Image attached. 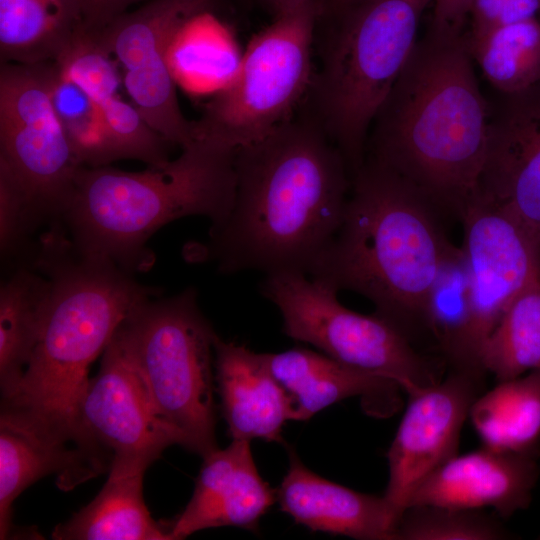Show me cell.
Listing matches in <instances>:
<instances>
[{"label": "cell", "mask_w": 540, "mask_h": 540, "mask_svg": "<svg viewBox=\"0 0 540 540\" xmlns=\"http://www.w3.org/2000/svg\"><path fill=\"white\" fill-rule=\"evenodd\" d=\"M474 0H433L429 33L434 37L461 36Z\"/></svg>", "instance_id": "e575fe53"}, {"label": "cell", "mask_w": 540, "mask_h": 540, "mask_svg": "<svg viewBox=\"0 0 540 540\" xmlns=\"http://www.w3.org/2000/svg\"><path fill=\"white\" fill-rule=\"evenodd\" d=\"M433 0H364L342 13L316 81L325 130L354 173L367 133L413 49Z\"/></svg>", "instance_id": "8992f818"}, {"label": "cell", "mask_w": 540, "mask_h": 540, "mask_svg": "<svg viewBox=\"0 0 540 540\" xmlns=\"http://www.w3.org/2000/svg\"><path fill=\"white\" fill-rule=\"evenodd\" d=\"M289 456L277 501L297 524L359 540H394L398 517L384 496L358 492L317 475L292 449Z\"/></svg>", "instance_id": "d6986e66"}, {"label": "cell", "mask_w": 540, "mask_h": 540, "mask_svg": "<svg viewBox=\"0 0 540 540\" xmlns=\"http://www.w3.org/2000/svg\"><path fill=\"white\" fill-rule=\"evenodd\" d=\"M50 279L27 270L16 272L0 291V386L12 399L22 382L37 342L50 293Z\"/></svg>", "instance_id": "484cf974"}, {"label": "cell", "mask_w": 540, "mask_h": 540, "mask_svg": "<svg viewBox=\"0 0 540 540\" xmlns=\"http://www.w3.org/2000/svg\"><path fill=\"white\" fill-rule=\"evenodd\" d=\"M470 278L468 351L480 363L483 343L524 290L540 282V242L513 218L473 197L461 213Z\"/></svg>", "instance_id": "4fadbf2b"}, {"label": "cell", "mask_w": 540, "mask_h": 540, "mask_svg": "<svg viewBox=\"0 0 540 540\" xmlns=\"http://www.w3.org/2000/svg\"><path fill=\"white\" fill-rule=\"evenodd\" d=\"M321 11L318 0H308L277 14L255 34L194 122V136L237 151L291 121L312 83V44Z\"/></svg>", "instance_id": "ba28073f"}, {"label": "cell", "mask_w": 540, "mask_h": 540, "mask_svg": "<svg viewBox=\"0 0 540 540\" xmlns=\"http://www.w3.org/2000/svg\"><path fill=\"white\" fill-rule=\"evenodd\" d=\"M57 63L62 74L83 88L99 108L114 160L136 159L149 167L169 161L167 147L171 144L149 126L132 103L122 98L118 64L96 32L84 29Z\"/></svg>", "instance_id": "ffe728a7"}, {"label": "cell", "mask_w": 540, "mask_h": 540, "mask_svg": "<svg viewBox=\"0 0 540 540\" xmlns=\"http://www.w3.org/2000/svg\"><path fill=\"white\" fill-rule=\"evenodd\" d=\"M97 496L52 532L55 540H173L143 499L145 470L111 468Z\"/></svg>", "instance_id": "cb8c5ba5"}, {"label": "cell", "mask_w": 540, "mask_h": 540, "mask_svg": "<svg viewBox=\"0 0 540 540\" xmlns=\"http://www.w3.org/2000/svg\"><path fill=\"white\" fill-rule=\"evenodd\" d=\"M35 215L25 194L0 174V244L2 252L16 248Z\"/></svg>", "instance_id": "d6a6232c"}, {"label": "cell", "mask_w": 540, "mask_h": 540, "mask_svg": "<svg viewBox=\"0 0 540 540\" xmlns=\"http://www.w3.org/2000/svg\"><path fill=\"white\" fill-rule=\"evenodd\" d=\"M480 363L498 381L540 368V282L506 309L482 345Z\"/></svg>", "instance_id": "f1b7e54d"}, {"label": "cell", "mask_w": 540, "mask_h": 540, "mask_svg": "<svg viewBox=\"0 0 540 540\" xmlns=\"http://www.w3.org/2000/svg\"><path fill=\"white\" fill-rule=\"evenodd\" d=\"M463 34L418 41L372 124L370 158L461 215L485 162L490 106Z\"/></svg>", "instance_id": "7a4b0ae2"}, {"label": "cell", "mask_w": 540, "mask_h": 540, "mask_svg": "<svg viewBox=\"0 0 540 540\" xmlns=\"http://www.w3.org/2000/svg\"><path fill=\"white\" fill-rule=\"evenodd\" d=\"M111 462L32 413L2 403L0 416V538H12L15 499L39 479L56 474L70 490L108 472Z\"/></svg>", "instance_id": "2e32d148"}, {"label": "cell", "mask_w": 540, "mask_h": 540, "mask_svg": "<svg viewBox=\"0 0 540 540\" xmlns=\"http://www.w3.org/2000/svg\"><path fill=\"white\" fill-rule=\"evenodd\" d=\"M540 0H474L470 10L473 32L536 17Z\"/></svg>", "instance_id": "836d02e7"}, {"label": "cell", "mask_w": 540, "mask_h": 540, "mask_svg": "<svg viewBox=\"0 0 540 540\" xmlns=\"http://www.w3.org/2000/svg\"><path fill=\"white\" fill-rule=\"evenodd\" d=\"M201 15L189 23L179 34L169 54V65L176 80H220L223 84L233 74L239 60L221 44L219 37L212 36L214 29L204 28L206 16Z\"/></svg>", "instance_id": "1f68e13d"}, {"label": "cell", "mask_w": 540, "mask_h": 540, "mask_svg": "<svg viewBox=\"0 0 540 540\" xmlns=\"http://www.w3.org/2000/svg\"><path fill=\"white\" fill-rule=\"evenodd\" d=\"M261 357L290 396L295 420H308L324 408L354 396H361L367 410L381 415L390 413L397 402L400 387L396 383L326 354L292 348L261 353Z\"/></svg>", "instance_id": "7402d4cb"}, {"label": "cell", "mask_w": 540, "mask_h": 540, "mask_svg": "<svg viewBox=\"0 0 540 540\" xmlns=\"http://www.w3.org/2000/svg\"><path fill=\"white\" fill-rule=\"evenodd\" d=\"M41 264L51 288L39 334L16 395L9 405L24 409L85 446L77 407L88 370L149 290L109 260L78 252L60 255L49 241Z\"/></svg>", "instance_id": "5b68a950"}, {"label": "cell", "mask_w": 540, "mask_h": 540, "mask_svg": "<svg viewBox=\"0 0 540 540\" xmlns=\"http://www.w3.org/2000/svg\"><path fill=\"white\" fill-rule=\"evenodd\" d=\"M57 62L0 64V174L27 197L35 218L61 214L82 166L54 110Z\"/></svg>", "instance_id": "30bf717a"}, {"label": "cell", "mask_w": 540, "mask_h": 540, "mask_svg": "<svg viewBox=\"0 0 540 540\" xmlns=\"http://www.w3.org/2000/svg\"><path fill=\"white\" fill-rule=\"evenodd\" d=\"M466 48L490 84L502 94L540 81V20L502 24L480 33H463Z\"/></svg>", "instance_id": "4316f807"}, {"label": "cell", "mask_w": 540, "mask_h": 540, "mask_svg": "<svg viewBox=\"0 0 540 540\" xmlns=\"http://www.w3.org/2000/svg\"><path fill=\"white\" fill-rule=\"evenodd\" d=\"M308 0H267L276 15L292 9Z\"/></svg>", "instance_id": "8d00e7d4"}, {"label": "cell", "mask_w": 540, "mask_h": 540, "mask_svg": "<svg viewBox=\"0 0 540 540\" xmlns=\"http://www.w3.org/2000/svg\"><path fill=\"white\" fill-rule=\"evenodd\" d=\"M482 378L452 370L444 380L409 395L387 452L388 483L383 495L398 519L421 482L457 454Z\"/></svg>", "instance_id": "5bb4252c"}, {"label": "cell", "mask_w": 540, "mask_h": 540, "mask_svg": "<svg viewBox=\"0 0 540 540\" xmlns=\"http://www.w3.org/2000/svg\"><path fill=\"white\" fill-rule=\"evenodd\" d=\"M535 455L486 446L444 462L417 487L409 506L493 509L500 517L525 510L538 479Z\"/></svg>", "instance_id": "e0dca14e"}, {"label": "cell", "mask_w": 540, "mask_h": 540, "mask_svg": "<svg viewBox=\"0 0 540 540\" xmlns=\"http://www.w3.org/2000/svg\"><path fill=\"white\" fill-rule=\"evenodd\" d=\"M509 532L481 510L412 505L400 515L394 540H499Z\"/></svg>", "instance_id": "4dcf8cb0"}, {"label": "cell", "mask_w": 540, "mask_h": 540, "mask_svg": "<svg viewBox=\"0 0 540 540\" xmlns=\"http://www.w3.org/2000/svg\"><path fill=\"white\" fill-rule=\"evenodd\" d=\"M470 278L461 247L442 267L428 298L424 324L452 365L453 371L484 375L468 351Z\"/></svg>", "instance_id": "83f0119b"}, {"label": "cell", "mask_w": 540, "mask_h": 540, "mask_svg": "<svg viewBox=\"0 0 540 540\" xmlns=\"http://www.w3.org/2000/svg\"><path fill=\"white\" fill-rule=\"evenodd\" d=\"M236 150L202 136L162 166L128 172L81 166L61 213L75 249L122 267L147 263L145 242L168 222L185 216L221 224L234 201Z\"/></svg>", "instance_id": "277c9868"}, {"label": "cell", "mask_w": 540, "mask_h": 540, "mask_svg": "<svg viewBox=\"0 0 540 540\" xmlns=\"http://www.w3.org/2000/svg\"><path fill=\"white\" fill-rule=\"evenodd\" d=\"M469 418L483 446L535 455L540 440V368L480 393Z\"/></svg>", "instance_id": "d4e9b609"}, {"label": "cell", "mask_w": 540, "mask_h": 540, "mask_svg": "<svg viewBox=\"0 0 540 540\" xmlns=\"http://www.w3.org/2000/svg\"><path fill=\"white\" fill-rule=\"evenodd\" d=\"M77 422L83 442L111 457L110 469L146 471L168 446L181 443L158 416L120 327L81 394Z\"/></svg>", "instance_id": "7c38bea8"}, {"label": "cell", "mask_w": 540, "mask_h": 540, "mask_svg": "<svg viewBox=\"0 0 540 540\" xmlns=\"http://www.w3.org/2000/svg\"><path fill=\"white\" fill-rule=\"evenodd\" d=\"M260 293L279 310L288 337L355 369L396 383L408 395L440 379L409 336L378 315L343 306L338 291L299 271L265 274Z\"/></svg>", "instance_id": "9c48e42d"}, {"label": "cell", "mask_w": 540, "mask_h": 540, "mask_svg": "<svg viewBox=\"0 0 540 540\" xmlns=\"http://www.w3.org/2000/svg\"><path fill=\"white\" fill-rule=\"evenodd\" d=\"M52 102L72 151L82 166H107L115 161L99 108L84 89L64 76L61 70L52 92Z\"/></svg>", "instance_id": "f546056e"}, {"label": "cell", "mask_w": 540, "mask_h": 540, "mask_svg": "<svg viewBox=\"0 0 540 540\" xmlns=\"http://www.w3.org/2000/svg\"><path fill=\"white\" fill-rule=\"evenodd\" d=\"M362 1L364 0H328V7L335 14L341 15Z\"/></svg>", "instance_id": "74e56055"}, {"label": "cell", "mask_w": 540, "mask_h": 540, "mask_svg": "<svg viewBox=\"0 0 540 540\" xmlns=\"http://www.w3.org/2000/svg\"><path fill=\"white\" fill-rule=\"evenodd\" d=\"M143 0H79L86 30L97 32Z\"/></svg>", "instance_id": "d590c367"}, {"label": "cell", "mask_w": 540, "mask_h": 540, "mask_svg": "<svg viewBox=\"0 0 540 540\" xmlns=\"http://www.w3.org/2000/svg\"><path fill=\"white\" fill-rule=\"evenodd\" d=\"M216 4L217 0H148L96 32L122 69L131 103L153 130L180 147L193 140L194 122L181 111L170 50L185 27L212 13Z\"/></svg>", "instance_id": "8fae6325"}, {"label": "cell", "mask_w": 540, "mask_h": 540, "mask_svg": "<svg viewBox=\"0 0 540 540\" xmlns=\"http://www.w3.org/2000/svg\"><path fill=\"white\" fill-rule=\"evenodd\" d=\"M84 29L79 0H0V63L57 62Z\"/></svg>", "instance_id": "603a6c76"}, {"label": "cell", "mask_w": 540, "mask_h": 540, "mask_svg": "<svg viewBox=\"0 0 540 540\" xmlns=\"http://www.w3.org/2000/svg\"><path fill=\"white\" fill-rule=\"evenodd\" d=\"M214 352L222 412L232 440L280 441L285 422L295 420L294 406L261 353L218 335Z\"/></svg>", "instance_id": "44dd1931"}, {"label": "cell", "mask_w": 540, "mask_h": 540, "mask_svg": "<svg viewBox=\"0 0 540 540\" xmlns=\"http://www.w3.org/2000/svg\"><path fill=\"white\" fill-rule=\"evenodd\" d=\"M341 224L308 276L369 299L407 335L424 324L432 287L457 247L437 209L392 170L369 158L355 172Z\"/></svg>", "instance_id": "3957f363"}, {"label": "cell", "mask_w": 540, "mask_h": 540, "mask_svg": "<svg viewBox=\"0 0 540 540\" xmlns=\"http://www.w3.org/2000/svg\"><path fill=\"white\" fill-rule=\"evenodd\" d=\"M120 330L158 416L180 445L202 457L217 449L211 369L217 334L198 307L195 289L145 300Z\"/></svg>", "instance_id": "52a82bcc"}, {"label": "cell", "mask_w": 540, "mask_h": 540, "mask_svg": "<svg viewBox=\"0 0 540 540\" xmlns=\"http://www.w3.org/2000/svg\"><path fill=\"white\" fill-rule=\"evenodd\" d=\"M277 500L260 476L248 440H232L203 457L195 489L185 509L168 523L173 540L208 528L233 526L254 531Z\"/></svg>", "instance_id": "ac0fdd59"}, {"label": "cell", "mask_w": 540, "mask_h": 540, "mask_svg": "<svg viewBox=\"0 0 540 540\" xmlns=\"http://www.w3.org/2000/svg\"><path fill=\"white\" fill-rule=\"evenodd\" d=\"M475 196L540 242V81L502 94L490 107L487 152Z\"/></svg>", "instance_id": "9a60e30c"}, {"label": "cell", "mask_w": 540, "mask_h": 540, "mask_svg": "<svg viewBox=\"0 0 540 540\" xmlns=\"http://www.w3.org/2000/svg\"><path fill=\"white\" fill-rule=\"evenodd\" d=\"M226 219L206 255L223 273L310 268L337 232L349 196L348 165L322 126L289 121L235 155Z\"/></svg>", "instance_id": "6da1fadb"}]
</instances>
